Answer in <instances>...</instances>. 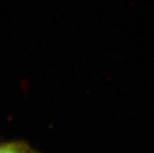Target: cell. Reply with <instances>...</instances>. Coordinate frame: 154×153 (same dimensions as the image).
I'll use <instances>...</instances> for the list:
<instances>
[{
    "label": "cell",
    "mask_w": 154,
    "mask_h": 153,
    "mask_svg": "<svg viewBox=\"0 0 154 153\" xmlns=\"http://www.w3.org/2000/svg\"><path fill=\"white\" fill-rule=\"evenodd\" d=\"M0 153H41L30 143L22 139L0 142Z\"/></svg>",
    "instance_id": "obj_1"
}]
</instances>
